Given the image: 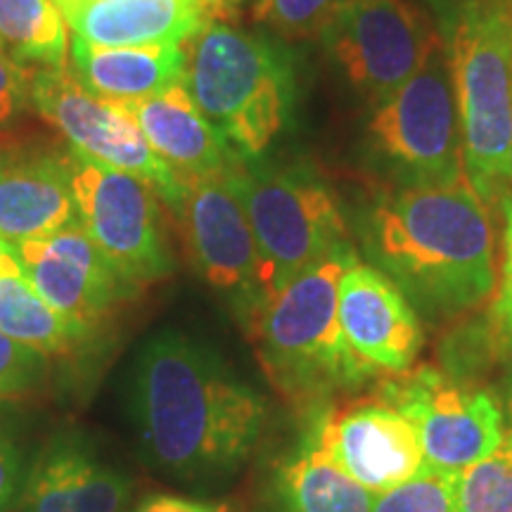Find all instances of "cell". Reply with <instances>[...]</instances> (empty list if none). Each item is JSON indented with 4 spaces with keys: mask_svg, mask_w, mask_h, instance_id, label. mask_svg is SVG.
Returning <instances> with one entry per match:
<instances>
[{
    "mask_svg": "<svg viewBox=\"0 0 512 512\" xmlns=\"http://www.w3.org/2000/svg\"><path fill=\"white\" fill-rule=\"evenodd\" d=\"M133 413L147 456L176 477L197 479L245 463L264 432L266 401L209 347L162 332L136 363Z\"/></svg>",
    "mask_w": 512,
    "mask_h": 512,
    "instance_id": "6da1fadb",
    "label": "cell"
},
{
    "mask_svg": "<svg viewBox=\"0 0 512 512\" xmlns=\"http://www.w3.org/2000/svg\"><path fill=\"white\" fill-rule=\"evenodd\" d=\"M366 249L430 313L456 316L494 292V226L470 183L384 195L368 216Z\"/></svg>",
    "mask_w": 512,
    "mask_h": 512,
    "instance_id": "7a4b0ae2",
    "label": "cell"
},
{
    "mask_svg": "<svg viewBox=\"0 0 512 512\" xmlns=\"http://www.w3.org/2000/svg\"><path fill=\"white\" fill-rule=\"evenodd\" d=\"M356 261L354 247L339 249L247 316L268 380L304 411H320L323 401L358 389L377 375L351 351L337 318L339 280Z\"/></svg>",
    "mask_w": 512,
    "mask_h": 512,
    "instance_id": "3957f363",
    "label": "cell"
},
{
    "mask_svg": "<svg viewBox=\"0 0 512 512\" xmlns=\"http://www.w3.org/2000/svg\"><path fill=\"white\" fill-rule=\"evenodd\" d=\"M185 88L242 159L264 155L294 105L287 57L266 38L214 22L183 43Z\"/></svg>",
    "mask_w": 512,
    "mask_h": 512,
    "instance_id": "277c9868",
    "label": "cell"
},
{
    "mask_svg": "<svg viewBox=\"0 0 512 512\" xmlns=\"http://www.w3.org/2000/svg\"><path fill=\"white\" fill-rule=\"evenodd\" d=\"M467 181L489 204L510 181L512 17L498 0H463L446 22Z\"/></svg>",
    "mask_w": 512,
    "mask_h": 512,
    "instance_id": "5b68a950",
    "label": "cell"
},
{
    "mask_svg": "<svg viewBox=\"0 0 512 512\" xmlns=\"http://www.w3.org/2000/svg\"><path fill=\"white\" fill-rule=\"evenodd\" d=\"M233 176L259 252L261 302L330 254L351 247L337 200L311 171L247 166L240 157Z\"/></svg>",
    "mask_w": 512,
    "mask_h": 512,
    "instance_id": "8992f818",
    "label": "cell"
},
{
    "mask_svg": "<svg viewBox=\"0 0 512 512\" xmlns=\"http://www.w3.org/2000/svg\"><path fill=\"white\" fill-rule=\"evenodd\" d=\"M368 136L406 185H467L463 131L444 43L418 74L377 105Z\"/></svg>",
    "mask_w": 512,
    "mask_h": 512,
    "instance_id": "52a82bcc",
    "label": "cell"
},
{
    "mask_svg": "<svg viewBox=\"0 0 512 512\" xmlns=\"http://www.w3.org/2000/svg\"><path fill=\"white\" fill-rule=\"evenodd\" d=\"M72 190L81 226L131 285H147L176 271L152 185L126 171L69 152Z\"/></svg>",
    "mask_w": 512,
    "mask_h": 512,
    "instance_id": "ba28073f",
    "label": "cell"
},
{
    "mask_svg": "<svg viewBox=\"0 0 512 512\" xmlns=\"http://www.w3.org/2000/svg\"><path fill=\"white\" fill-rule=\"evenodd\" d=\"M29 102L69 140L76 155L140 178L171 209L181 200L185 181L152 152L126 105L93 95L67 67L31 74Z\"/></svg>",
    "mask_w": 512,
    "mask_h": 512,
    "instance_id": "9c48e42d",
    "label": "cell"
},
{
    "mask_svg": "<svg viewBox=\"0 0 512 512\" xmlns=\"http://www.w3.org/2000/svg\"><path fill=\"white\" fill-rule=\"evenodd\" d=\"M323 38L347 79L377 105L441 46L430 19L411 0H349Z\"/></svg>",
    "mask_w": 512,
    "mask_h": 512,
    "instance_id": "30bf717a",
    "label": "cell"
},
{
    "mask_svg": "<svg viewBox=\"0 0 512 512\" xmlns=\"http://www.w3.org/2000/svg\"><path fill=\"white\" fill-rule=\"evenodd\" d=\"M235 162L228 169L188 178L171 211L181 223L195 271L209 287L240 304L247 318L261 302L259 252L233 176Z\"/></svg>",
    "mask_w": 512,
    "mask_h": 512,
    "instance_id": "8fae6325",
    "label": "cell"
},
{
    "mask_svg": "<svg viewBox=\"0 0 512 512\" xmlns=\"http://www.w3.org/2000/svg\"><path fill=\"white\" fill-rule=\"evenodd\" d=\"M382 401L401 411L418 432L427 465L458 475L501 444L505 420L494 396L458 384L439 370L420 368L387 382Z\"/></svg>",
    "mask_w": 512,
    "mask_h": 512,
    "instance_id": "7c38bea8",
    "label": "cell"
},
{
    "mask_svg": "<svg viewBox=\"0 0 512 512\" xmlns=\"http://www.w3.org/2000/svg\"><path fill=\"white\" fill-rule=\"evenodd\" d=\"M304 439L373 494L430 470L413 422L387 401L320 408Z\"/></svg>",
    "mask_w": 512,
    "mask_h": 512,
    "instance_id": "4fadbf2b",
    "label": "cell"
},
{
    "mask_svg": "<svg viewBox=\"0 0 512 512\" xmlns=\"http://www.w3.org/2000/svg\"><path fill=\"white\" fill-rule=\"evenodd\" d=\"M34 290L62 316L93 332L133 287L95 245L81 221L46 238L12 245Z\"/></svg>",
    "mask_w": 512,
    "mask_h": 512,
    "instance_id": "5bb4252c",
    "label": "cell"
},
{
    "mask_svg": "<svg viewBox=\"0 0 512 512\" xmlns=\"http://www.w3.org/2000/svg\"><path fill=\"white\" fill-rule=\"evenodd\" d=\"M337 318L351 351L375 373L403 375L422 349L411 299L380 268L356 261L339 280Z\"/></svg>",
    "mask_w": 512,
    "mask_h": 512,
    "instance_id": "9a60e30c",
    "label": "cell"
},
{
    "mask_svg": "<svg viewBox=\"0 0 512 512\" xmlns=\"http://www.w3.org/2000/svg\"><path fill=\"white\" fill-rule=\"evenodd\" d=\"M133 484L88 441L57 434L27 472L17 512H124Z\"/></svg>",
    "mask_w": 512,
    "mask_h": 512,
    "instance_id": "2e32d148",
    "label": "cell"
},
{
    "mask_svg": "<svg viewBox=\"0 0 512 512\" xmlns=\"http://www.w3.org/2000/svg\"><path fill=\"white\" fill-rule=\"evenodd\" d=\"M79 221L69 152H0V242L46 238Z\"/></svg>",
    "mask_w": 512,
    "mask_h": 512,
    "instance_id": "e0dca14e",
    "label": "cell"
},
{
    "mask_svg": "<svg viewBox=\"0 0 512 512\" xmlns=\"http://www.w3.org/2000/svg\"><path fill=\"white\" fill-rule=\"evenodd\" d=\"M228 0H88L67 17L76 38L105 48L183 46L221 22Z\"/></svg>",
    "mask_w": 512,
    "mask_h": 512,
    "instance_id": "ac0fdd59",
    "label": "cell"
},
{
    "mask_svg": "<svg viewBox=\"0 0 512 512\" xmlns=\"http://www.w3.org/2000/svg\"><path fill=\"white\" fill-rule=\"evenodd\" d=\"M126 107L152 152L183 181L228 169L240 159L190 98L185 81Z\"/></svg>",
    "mask_w": 512,
    "mask_h": 512,
    "instance_id": "d6986e66",
    "label": "cell"
},
{
    "mask_svg": "<svg viewBox=\"0 0 512 512\" xmlns=\"http://www.w3.org/2000/svg\"><path fill=\"white\" fill-rule=\"evenodd\" d=\"M76 79L102 100L131 105L183 81V46L105 48L74 38Z\"/></svg>",
    "mask_w": 512,
    "mask_h": 512,
    "instance_id": "ffe728a7",
    "label": "cell"
},
{
    "mask_svg": "<svg viewBox=\"0 0 512 512\" xmlns=\"http://www.w3.org/2000/svg\"><path fill=\"white\" fill-rule=\"evenodd\" d=\"M0 332L46 358L74 354L93 335L34 290L8 242H0Z\"/></svg>",
    "mask_w": 512,
    "mask_h": 512,
    "instance_id": "44dd1931",
    "label": "cell"
},
{
    "mask_svg": "<svg viewBox=\"0 0 512 512\" xmlns=\"http://www.w3.org/2000/svg\"><path fill=\"white\" fill-rule=\"evenodd\" d=\"M271 496L275 512H370L375 498L306 439L275 470Z\"/></svg>",
    "mask_w": 512,
    "mask_h": 512,
    "instance_id": "7402d4cb",
    "label": "cell"
},
{
    "mask_svg": "<svg viewBox=\"0 0 512 512\" xmlns=\"http://www.w3.org/2000/svg\"><path fill=\"white\" fill-rule=\"evenodd\" d=\"M67 27L53 0H0V50L22 67H67Z\"/></svg>",
    "mask_w": 512,
    "mask_h": 512,
    "instance_id": "603a6c76",
    "label": "cell"
},
{
    "mask_svg": "<svg viewBox=\"0 0 512 512\" xmlns=\"http://www.w3.org/2000/svg\"><path fill=\"white\" fill-rule=\"evenodd\" d=\"M458 512H512V430L494 451L456 475Z\"/></svg>",
    "mask_w": 512,
    "mask_h": 512,
    "instance_id": "cb8c5ba5",
    "label": "cell"
},
{
    "mask_svg": "<svg viewBox=\"0 0 512 512\" xmlns=\"http://www.w3.org/2000/svg\"><path fill=\"white\" fill-rule=\"evenodd\" d=\"M370 512H458L456 475L430 467L411 482L380 491Z\"/></svg>",
    "mask_w": 512,
    "mask_h": 512,
    "instance_id": "d4e9b609",
    "label": "cell"
},
{
    "mask_svg": "<svg viewBox=\"0 0 512 512\" xmlns=\"http://www.w3.org/2000/svg\"><path fill=\"white\" fill-rule=\"evenodd\" d=\"M349 0H261L256 17L283 38L323 36Z\"/></svg>",
    "mask_w": 512,
    "mask_h": 512,
    "instance_id": "484cf974",
    "label": "cell"
},
{
    "mask_svg": "<svg viewBox=\"0 0 512 512\" xmlns=\"http://www.w3.org/2000/svg\"><path fill=\"white\" fill-rule=\"evenodd\" d=\"M48 358L0 332V401L34 392L46 375Z\"/></svg>",
    "mask_w": 512,
    "mask_h": 512,
    "instance_id": "4316f807",
    "label": "cell"
},
{
    "mask_svg": "<svg viewBox=\"0 0 512 512\" xmlns=\"http://www.w3.org/2000/svg\"><path fill=\"white\" fill-rule=\"evenodd\" d=\"M31 74L0 50V128L15 119L29 102Z\"/></svg>",
    "mask_w": 512,
    "mask_h": 512,
    "instance_id": "83f0119b",
    "label": "cell"
},
{
    "mask_svg": "<svg viewBox=\"0 0 512 512\" xmlns=\"http://www.w3.org/2000/svg\"><path fill=\"white\" fill-rule=\"evenodd\" d=\"M491 323H494L498 342L512 351V204L508 207V223H505L501 287H498L494 309H491Z\"/></svg>",
    "mask_w": 512,
    "mask_h": 512,
    "instance_id": "f1b7e54d",
    "label": "cell"
},
{
    "mask_svg": "<svg viewBox=\"0 0 512 512\" xmlns=\"http://www.w3.org/2000/svg\"><path fill=\"white\" fill-rule=\"evenodd\" d=\"M19 479H22V463H19L17 446L8 434L0 432V512H8L15 503Z\"/></svg>",
    "mask_w": 512,
    "mask_h": 512,
    "instance_id": "f546056e",
    "label": "cell"
},
{
    "mask_svg": "<svg viewBox=\"0 0 512 512\" xmlns=\"http://www.w3.org/2000/svg\"><path fill=\"white\" fill-rule=\"evenodd\" d=\"M136 512H230V510L226 505L185 501V498H176V496H155V498H147Z\"/></svg>",
    "mask_w": 512,
    "mask_h": 512,
    "instance_id": "4dcf8cb0",
    "label": "cell"
},
{
    "mask_svg": "<svg viewBox=\"0 0 512 512\" xmlns=\"http://www.w3.org/2000/svg\"><path fill=\"white\" fill-rule=\"evenodd\" d=\"M53 3L57 5V10L62 12V17L67 19L76 8H81L83 3H88V0H53Z\"/></svg>",
    "mask_w": 512,
    "mask_h": 512,
    "instance_id": "1f68e13d",
    "label": "cell"
},
{
    "mask_svg": "<svg viewBox=\"0 0 512 512\" xmlns=\"http://www.w3.org/2000/svg\"><path fill=\"white\" fill-rule=\"evenodd\" d=\"M508 415H510V430H512V384H510V394H508Z\"/></svg>",
    "mask_w": 512,
    "mask_h": 512,
    "instance_id": "d6a6232c",
    "label": "cell"
},
{
    "mask_svg": "<svg viewBox=\"0 0 512 512\" xmlns=\"http://www.w3.org/2000/svg\"><path fill=\"white\" fill-rule=\"evenodd\" d=\"M510 183H512V143H510Z\"/></svg>",
    "mask_w": 512,
    "mask_h": 512,
    "instance_id": "836d02e7",
    "label": "cell"
}]
</instances>
